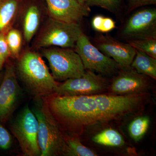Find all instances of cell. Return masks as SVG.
<instances>
[{
  "mask_svg": "<svg viewBox=\"0 0 156 156\" xmlns=\"http://www.w3.org/2000/svg\"><path fill=\"white\" fill-rule=\"evenodd\" d=\"M10 127L24 155L41 156L38 141V122L28 105L23 108Z\"/></svg>",
  "mask_w": 156,
  "mask_h": 156,
  "instance_id": "obj_5",
  "label": "cell"
},
{
  "mask_svg": "<svg viewBox=\"0 0 156 156\" xmlns=\"http://www.w3.org/2000/svg\"><path fill=\"white\" fill-rule=\"evenodd\" d=\"M40 22V12L36 5L29 7L23 20V30L26 41L29 43L36 33Z\"/></svg>",
  "mask_w": 156,
  "mask_h": 156,
  "instance_id": "obj_16",
  "label": "cell"
},
{
  "mask_svg": "<svg viewBox=\"0 0 156 156\" xmlns=\"http://www.w3.org/2000/svg\"><path fill=\"white\" fill-rule=\"evenodd\" d=\"M51 18L66 23H79L89 15V8L77 0H45Z\"/></svg>",
  "mask_w": 156,
  "mask_h": 156,
  "instance_id": "obj_13",
  "label": "cell"
},
{
  "mask_svg": "<svg viewBox=\"0 0 156 156\" xmlns=\"http://www.w3.org/2000/svg\"><path fill=\"white\" fill-rule=\"evenodd\" d=\"M43 98L36 99L35 105L32 109L38 122V141L41 156L63 155L66 140L50 112L46 100Z\"/></svg>",
  "mask_w": 156,
  "mask_h": 156,
  "instance_id": "obj_3",
  "label": "cell"
},
{
  "mask_svg": "<svg viewBox=\"0 0 156 156\" xmlns=\"http://www.w3.org/2000/svg\"><path fill=\"white\" fill-rule=\"evenodd\" d=\"M17 72L26 89L36 99L55 94L59 83L38 53L29 51L23 53L19 57Z\"/></svg>",
  "mask_w": 156,
  "mask_h": 156,
  "instance_id": "obj_2",
  "label": "cell"
},
{
  "mask_svg": "<svg viewBox=\"0 0 156 156\" xmlns=\"http://www.w3.org/2000/svg\"><path fill=\"white\" fill-rule=\"evenodd\" d=\"M17 0H0V33H7L17 14Z\"/></svg>",
  "mask_w": 156,
  "mask_h": 156,
  "instance_id": "obj_15",
  "label": "cell"
},
{
  "mask_svg": "<svg viewBox=\"0 0 156 156\" xmlns=\"http://www.w3.org/2000/svg\"><path fill=\"white\" fill-rule=\"evenodd\" d=\"M156 0H129L128 12L139 7L150 5H156Z\"/></svg>",
  "mask_w": 156,
  "mask_h": 156,
  "instance_id": "obj_26",
  "label": "cell"
},
{
  "mask_svg": "<svg viewBox=\"0 0 156 156\" xmlns=\"http://www.w3.org/2000/svg\"><path fill=\"white\" fill-rule=\"evenodd\" d=\"M143 99L141 94L73 96L72 114L78 128L85 127L130 113L140 106Z\"/></svg>",
  "mask_w": 156,
  "mask_h": 156,
  "instance_id": "obj_1",
  "label": "cell"
},
{
  "mask_svg": "<svg viewBox=\"0 0 156 156\" xmlns=\"http://www.w3.org/2000/svg\"><path fill=\"white\" fill-rule=\"evenodd\" d=\"M121 34L128 41L156 39V9H144L135 12L126 21Z\"/></svg>",
  "mask_w": 156,
  "mask_h": 156,
  "instance_id": "obj_9",
  "label": "cell"
},
{
  "mask_svg": "<svg viewBox=\"0 0 156 156\" xmlns=\"http://www.w3.org/2000/svg\"><path fill=\"white\" fill-rule=\"evenodd\" d=\"M131 66L139 73L156 79V58L144 52L136 50Z\"/></svg>",
  "mask_w": 156,
  "mask_h": 156,
  "instance_id": "obj_14",
  "label": "cell"
},
{
  "mask_svg": "<svg viewBox=\"0 0 156 156\" xmlns=\"http://www.w3.org/2000/svg\"><path fill=\"white\" fill-rule=\"evenodd\" d=\"M66 148L63 155L67 156H96L92 150L83 145L80 140L75 138L66 140Z\"/></svg>",
  "mask_w": 156,
  "mask_h": 156,
  "instance_id": "obj_19",
  "label": "cell"
},
{
  "mask_svg": "<svg viewBox=\"0 0 156 156\" xmlns=\"http://www.w3.org/2000/svg\"><path fill=\"white\" fill-rule=\"evenodd\" d=\"M7 33H0V71L9 56H11L10 50L6 40Z\"/></svg>",
  "mask_w": 156,
  "mask_h": 156,
  "instance_id": "obj_24",
  "label": "cell"
},
{
  "mask_svg": "<svg viewBox=\"0 0 156 156\" xmlns=\"http://www.w3.org/2000/svg\"><path fill=\"white\" fill-rule=\"evenodd\" d=\"M92 26L95 30L102 33L109 32L116 28L115 22L113 20L100 15L93 17Z\"/></svg>",
  "mask_w": 156,
  "mask_h": 156,
  "instance_id": "obj_22",
  "label": "cell"
},
{
  "mask_svg": "<svg viewBox=\"0 0 156 156\" xmlns=\"http://www.w3.org/2000/svg\"><path fill=\"white\" fill-rule=\"evenodd\" d=\"M136 50H140L156 58V39H142L128 41Z\"/></svg>",
  "mask_w": 156,
  "mask_h": 156,
  "instance_id": "obj_21",
  "label": "cell"
},
{
  "mask_svg": "<svg viewBox=\"0 0 156 156\" xmlns=\"http://www.w3.org/2000/svg\"><path fill=\"white\" fill-rule=\"evenodd\" d=\"M21 95L15 68L12 64H7L0 84V122H5L13 113Z\"/></svg>",
  "mask_w": 156,
  "mask_h": 156,
  "instance_id": "obj_10",
  "label": "cell"
},
{
  "mask_svg": "<svg viewBox=\"0 0 156 156\" xmlns=\"http://www.w3.org/2000/svg\"><path fill=\"white\" fill-rule=\"evenodd\" d=\"M121 2L122 0H85V5L88 8L97 6L116 13L121 7Z\"/></svg>",
  "mask_w": 156,
  "mask_h": 156,
  "instance_id": "obj_23",
  "label": "cell"
},
{
  "mask_svg": "<svg viewBox=\"0 0 156 156\" xmlns=\"http://www.w3.org/2000/svg\"><path fill=\"white\" fill-rule=\"evenodd\" d=\"M6 40L11 57L19 58L22 44V35L20 31L15 29L10 30L6 34Z\"/></svg>",
  "mask_w": 156,
  "mask_h": 156,
  "instance_id": "obj_20",
  "label": "cell"
},
{
  "mask_svg": "<svg viewBox=\"0 0 156 156\" xmlns=\"http://www.w3.org/2000/svg\"><path fill=\"white\" fill-rule=\"evenodd\" d=\"M83 33L79 23H70L50 18L37 42L38 48L57 46L73 48Z\"/></svg>",
  "mask_w": 156,
  "mask_h": 156,
  "instance_id": "obj_6",
  "label": "cell"
},
{
  "mask_svg": "<svg viewBox=\"0 0 156 156\" xmlns=\"http://www.w3.org/2000/svg\"><path fill=\"white\" fill-rule=\"evenodd\" d=\"M12 144L11 134L0 123V152L9 149Z\"/></svg>",
  "mask_w": 156,
  "mask_h": 156,
  "instance_id": "obj_25",
  "label": "cell"
},
{
  "mask_svg": "<svg viewBox=\"0 0 156 156\" xmlns=\"http://www.w3.org/2000/svg\"><path fill=\"white\" fill-rule=\"evenodd\" d=\"M42 54L48 60L56 81L80 77L86 72L80 57L75 51L68 48H53L43 50Z\"/></svg>",
  "mask_w": 156,
  "mask_h": 156,
  "instance_id": "obj_4",
  "label": "cell"
},
{
  "mask_svg": "<svg viewBox=\"0 0 156 156\" xmlns=\"http://www.w3.org/2000/svg\"><path fill=\"white\" fill-rule=\"evenodd\" d=\"M95 46L102 53L115 60L121 69L131 67L136 49L128 43H122L112 37L99 35L95 39Z\"/></svg>",
  "mask_w": 156,
  "mask_h": 156,
  "instance_id": "obj_12",
  "label": "cell"
},
{
  "mask_svg": "<svg viewBox=\"0 0 156 156\" xmlns=\"http://www.w3.org/2000/svg\"><path fill=\"white\" fill-rule=\"evenodd\" d=\"M2 78H3L2 76V74L0 73V84H1V82H2Z\"/></svg>",
  "mask_w": 156,
  "mask_h": 156,
  "instance_id": "obj_28",
  "label": "cell"
},
{
  "mask_svg": "<svg viewBox=\"0 0 156 156\" xmlns=\"http://www.w3.org/2000/svg\"><path fill=\"white\" fill-rule=\"evenodd\" d=\"M75 48L86 70L95 71L101 74L110 76L118 73L121 69L114 59L107 56L92 44L84 33L76 42Z\"/></svg>",
  "mask_w": 156,
  "mask_h": 156,
  "instance_id": "obj_7",
  "label": "cell"
},
{
  "mask_svg": "<svg viewBox=\"0 0 156 156\" xmlns=\"http://www.w3.org/2000/svg\"><path fill=\"white\" fill-rule=\"evenodd\" d=\"M150 86L147 76L139 73L132 67L121 69L113 80L110 90L112 95H127L142 94Z\"/></svg>",
  "mask_w": 156,
  "mask_h": 156,
  "instance_id": "obj_11",
  "label": "cell"
},
{
  "mask_svg": "<svg viewBox=\"0 0 156 156\" xmlns=\"http://www.w3.org/2000/svg\"><path fill=\"white\" fill-rule=\"evenodd\" d=\"M81 5H85V0H77Z\"/></svg>",
  "mask_w": 156,
  "mask_h": 156,
  "instance_id": "obj_27",
  "label": "cell"
},
{
  "mask_svg": "<svg viewBox=\"0 0 156 156\" xmlns=\"http://www.w3.org/2000/svg\"><path fill=\"white\" fill-rule=\"evenodd\" d=\"M95 143L109 147H120L124 145L125 141L122 136L114 129H105L96 134L92 138Z\"/></svg>",
  "mask_w": 156,
  "mask_h": 156,
  "instance_id": "obj_17",
  "label": "cell"
},
{
  "mask_svg": "<svg viewBox=\"0 0 156 156\" xmlns=\"http://www.w3.org/2000/svg\"><path fill=\"white\" fill-rule=\"evenodd\" d=\"M108 88L106 79L87 70L80 77L70 79L58 83L55 94L61 96H81L101 94Z\"/></svg>",
  "mask_w": 156,
  "mask_h": 156,
  "instance_id": "obj_8",
  "label": "cell"
},
{
  "mask_svg": "<svg viewBox=\"0 0 156 156\" xmlns=\"http://www.w3.org/2000/svg\"><path fill=\"white\" fill-rule=\"evenodd\" d=\"M150 120L147 116H140L134 119L128 127V131L134 141H139L146 133L149 126Z\"/></svg>",
  "mask_w": 156,
  "mask_h": 156,
  "instance_id": "obj_18",
  "label": "cell"
}]
</instances>
